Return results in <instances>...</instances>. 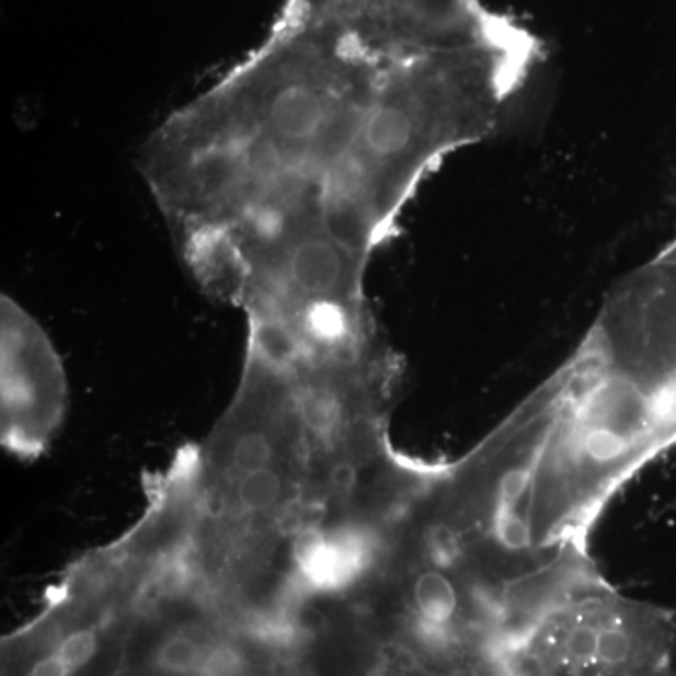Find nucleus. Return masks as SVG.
Instances as JSON below:
<instances>
[{"instance_id": "f257e3e1", "label": "nucleus", "mask_w": 676, "mask_h": 676, "mask_svg": "<svg viewBox=\"0 0 676 676\" xmlns=\"http://www.w3.org/2000/svg\"><path fill=\"white\" fill-rule=\"evenodd\" d=\"M489 664L502 676H676V617L591 573L500 638Z\"/></svg>"}, {"instance_id": "f03ea898", "label": "nucleus", "mask_w": 676, "mask_h": 676, "mask_svg": "<svg viewBox=\"0 0 676 676\" xmlns=\"http://www.w3.org/2000/svg\"><path fill=\"white\" fill-rule=\"evenodd\" d=\"M2 446L21 460L38 459L65 420V368L44 329L12 297L2 296Z\"/></svg>"}]
</instances>
